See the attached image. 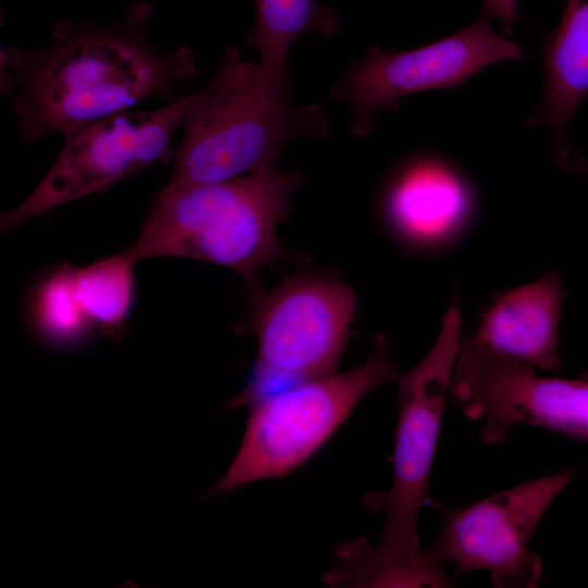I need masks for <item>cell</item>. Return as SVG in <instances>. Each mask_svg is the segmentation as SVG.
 I'll return each instance as SVG.
<instances>
[{
  "mask_svg": "<svg viewBox=\"0 0 588 588\" xmlns=\"http://www.w3.org/2000/svg\"><path fill=\"white\" fill-rule=\"evenodd\" d=\"M149 12L136 4L109 25L63 22L45 46L1 50V91L24 144L169 98L197 75L189 47L170 51L149 39Z\"/></svg>",
  "mask_w": 588,
  "mask_h": 588,
  "instance_id": "obj_1",
  "label": "cell"
},
{
  "mask_svg": "<svg viewBox=\"0 0 588 588\" xmlns=\"http://www.w3.org/2000/svg\"><path fill=\"white\" fill-rule=\"evenodd\" d=\"M461 314L456 304L443 317L427 355L397 378L399 417L393 477L383 494L384 526L370 544L354 540L346 571L357 587H449L442 561L419 548L417 522L428 497L445 401L461 348Z\"/></svg>",
  "mask_w": 588,
  "mask_h": 588,
  "instance_id": "obj_2",
  "label": "cell"
},
{
  "mask_svg": "<svg viewBox=\"0 0 588 588\" xmlns=\"http://www.w3.org/2000/svg\"><path fill=\"white\" fill-rule=\"evenodd\" d=\"M169 181L205 184L270 171L298 137L324 138L329 123L318 106L293 107L287 72L224 49L212 78L189 101L181 123Z\"/></svg>",
  "mask_w": 588,
  "mask_h": 588,
  "instance_id": "obj_3",
  "label": "cell"
},
{
  "mask_svg": "<svg viewBox=\"0 0 588 588\" xmlns=\"http://www.w3.org/2000/svg\"><path fill=\"white\" fill-rule=\"evenodd\" d=\"M299 185L298 172L275 169L215 183L168 181L127 250L136 261L179 257L223 266L256 298L259 271L284 255L278 224Z\"/></svg>",
  "mask_w": 588,
  "mask_h": 588,
  "instance_id": "obj_4",
  "label": "cell"
},
{
  "mask_svg": "<svg viewBox=\"0 0 588 588\" xmlns=\"http://www.w3.org/2000/svg\"><path fill=\"white\" fill-rule=\"evenodd\" d=\"M397 377L381 340L368 358L342 372H330L269 393L250 407L241 445L219 492L282 477L314 455L379 385Z\"/></svg>",
  "mask_w": 588,
  "mask_h": 588,
  "instance_id": "obj_5",
  "label": "cell"
},
{
  "mask_svg": "<svg viewBox=\"0 0 588 588\" xmlns=\"http://www.w3.org/2000/svg\"><path fill=\"white\" fill-rule=\"evenodd\" d=\"M256 299L248 328L258 353L230 407L250 406L269 393L333 372L356 305L348 285L319 273L290 278Z\"/></svg>",
  "mask_w": 588,
  "mask_h": 588,
  "instance_id": "obj_6",
  "label": "cell"
},
{
  "mask_svg": "<svg viewBox=\"0 0 588 588\" xmlns=\"http://www.w3.org/2000/svg\"><path fill=\"white\" fill-rule=\"evenodd\" d=\"M188 101L189 95L156 110L117 113L63 135L56 161L29 195L1 216V230L174 157L171 140Z\"/></svg>",
  "mask_w": 588,
  "mask_h": 588,
  "instance_id": "obj_7",
  "label": "cell"
},
{
  "mask_svg": "<svg viewBox=\"0 0 588 588\" xmlns=\"http://www.w3.org/2000/svg\"><path fill=\"white\" fill-rule=\"evenodd\" d=\"M451 396L464 416L480 422L487 445L503 443L513 426L531 425L588 442V378L537 375L535 368L461 344Z\"/></svg>",
  "mask_w": 588,
  "mask_h": 588,
  "instance_id": "obj_8",
  "label": "cell"
},
{
  "mask_svg": "<svg viewBox=\"0 0 588 588\" xmlns=\"http://www.w3.org/2000/svg\"><path fill=\"white\" fill-rule=\"evenodd\" d=\"M573 478V470H562L449 512L430 551L458 572L488 571L497 588L537 587L542 561L529 543L544 512Z\"/></svg>",
  "mask_w": 588,
  "mask_h": 588,
  "instance_id": "obj_9",
  "label": "cell"
},
{
  "mask_svg": "<svg viewBox=\"0 0 588 588\" xmlns=\"http://www.w3.org/2000/svg\"><path fill=\"white\" fill-rule=\"evenodd\" d=\"M522 57V47L494 33L482 15L455 34L414 50L368 49L331 96L348 105L352 131L363 137L377 114L397 107L404 96L455 87L495 62Z\"/></svg>",
  "mask_w": 588,
  "mask_h": 588,
  "instance_id": "obj_10",
  "label": "cell"
},
{
  "mask_svg": "<svg viewBox=\"0 0 588 588\" xmlns=\"http://www.w3.org/2000/svg\"><path fill=\"white\" fill-rule=\"evenodd\" d=\"M565 290L556 271L499 295L469 342L542 371L560 367L559 323Z\"/></svg>",
  "mask_w": 588,
  "mask_h": 588,
  "instance_id": "obj_11",
  "label": "cell"
},
{
  "mask_svg": "<svg viewBox=\"0 0 588 588\" xmlns=\"http://www.w3.org/2000/svg\"><path fill=\"white\" fill-rule=\"evenodd\" d=\"M473 197L452 167L433 158L405 166L390 182L382 201L384 220L404 243L432 248L466 223Z\"/></svg>",
  "mask_w": 588,
  "mask_h": 588,
  "instance_id": "obj_12",
  "label": "cell"
},
{
  "mask_svg": "<svg viewBox=\"0 0 588 588\" xmlns=\"http://www.w3.org/2000/svg\"><path fill=\"white\" fill-rule=\"evenodd\" d=\"M546 89L531 125L553 133L560 154L568 157L567 130L588 95V0H568L543 45Z\"/></svg>",
  "mask_w": 588,
  "mask_h": 588,
  "instance_id": "obj_13",
  "label": "cell"
},
{
  "mask_svg": "<svg viewBox=\"0 0 588 588\" xmlns=\"http://www.w3.org/2000/svg\"><path fill=\"white\" fill-rule=\"evenodd\" d=\"M256 20L248 37L260 54V65L286 70L292 44L299 36L316 33L331 36L338 29V15L318 0H254Z\"/></svg>",
  "mask_w": 588,
  "mask_h": 588,
  "instance_id": "obj_14",
  "label": "cell"
},
{
  "mask_svg": "<svg viewBox=\"0 0 588 588\" xmlns=\"http://www.w3.org/2000/svg\"><path fill=\"white\" fill-rule=\"evenodd\" d=\"M136 262L125 249L86 267H71L76 298L90 324L111 334L123 328L132 305Z\"/></svg>",
  "mask_w": 588,
  "mask_h": 588,
  "instance_id": "obj_15",
  "label": "cell"
},
{
  "mask_svg": "<svg viewBox=\"0 0 588 588\" xmlns=\"http://www.w3.org/2000/svg\"><path fill=\"white\" fill-rule=\"evenodd\" d=\"M71 267L64 265L44 281L35 304L40 330L49 339L60 343L81 339L90 326L76 298Z\"/></svg>",
  "mask_w": 588,
  "mask_h": 588,
  "instance_id": "obj_16",
  "label": "cell"
},
{
  "mask_svg": "<svg viewBox=\"0 0 588 588\" xmlns=\"http://www.w3.org/2000/svg\"><path fill=\"white\" fill-rule=\"evenodd\" d=\"M482 15L497 17L511 34L512 24L517 19V0H483Z\"/></svg>",
  "mask_w": 588,
  "mask_h": 588,
  "instance_id": "obj_17",
  "label": "cell"
}]
</instances>
